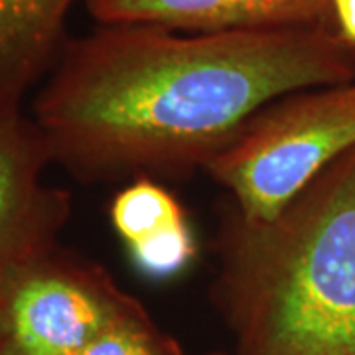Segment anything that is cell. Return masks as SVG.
<instances>
[{"label":"cell","instance_id":"cell-1","mask_svg":"<svg viewBox=\"0 0 355 355\" xmlns=\"http://www.w3.org/2000/svg\"><path fill=\"white\" fill-rule=\"evenodd\" d=\"M354 77L355 53L330 24L99 26L65 42L32 119L76 180L178 178L203 170L266 105Z\"/></svg>","mask_w":355,"mask_h":355},{"label":"cell","instance_id":"cell-2","mask_svg":"<svg viewBox=\"0 0 355 355\" xmlns=\"http://www.w3.org/2000/svg\"><path fill=\"white\" fill-rule=\"evenodd\" d=\"M217 253L233 355H355V148L270 219L229 207Z\"/></svg>","mask_w":355,"mask_h":355},{"label":"cell","instance_id":"cell-3","mask_svg":"<svg viewBox=\"0 0 355 355\" xmlns=\"http://www.w3.org/2000/svg\"><path fill=\"white\" fill-rule=\"evenodd\" d=\"M355 148V77L300 89L254 114L203 172L247 221L277 216L340 156Z\"/></svg>","mask_w":355,"mask_h":355},{"label":"cell","instance_id":"cell-4","mask_svg":"<svg viewBox=\"0 0 355 355\" xmlns=\"http://www.w3.org/2000/svg\"><path fill=\"white\" fill-rule=\"evenodd\" d=\"M140 302L60 245L0 272V355H76Z\"/></svg>","mask_w":355,"mask_h":355},{"label":"cell","instance_id":"cell-5","mask_svg":"<svg viewBox=\"0 0 355 355\" xmlns=\"http://www.w3.org/2000/svg\"><path fill=\"white\" fill-rule=\"evenodd\" d=\"M50 146L32 114L0 116V272L58 245L71 196L50 186Z\"/></svg>","mask_w":355,"mask_h":355},{"label":"cell","instance_id":"cell-6","mask_svg":"<svg viewBox=\"0 0 355 355\" xmlns=\"http://www.w3.org/2000/svg\"><path fill=\"white\" fill-rule=\"evenodd\" d=\"M99 26L154 24L223 32L330 24V0H85Z\"/></svg>","mask_w":355,"mask_h":355},{"label":"cell","instance_id":"cell-7","mask_svg":"<svg viewBox=\"0 0 355 355\" xmlns=\"http://www.w3.org/2000/svg\"><path fill=\"white\" fill-rule=\"evenodd\" d=\"M113 231L144 277L168 280L196 261L198 241L182 203L156 178H132L109 205Z\"/></svg>","mask_w":355,"mask_h":355},{"label":"cell","instance_id":"cell-8","mask_svg":"<svg viewBox=\"0 0 355 355\" xmlns=\"http://www.w3.org/2000/svg\"><path fill=\"white\" fill-rule=\"evenodd\" d=\"M73 2L0 0V116L22 113L30 89L50 73Z\"/></svg>","mask_w":355,"mask_h":355},{"label":"cell","instance_id":"cell-9","mask_svg":"<svg viewBox=\"0 0 355 355\" xmlns=\"http://www.w3.org/2000/svg\"><path fill=\"white\" fill-rule=\"evenodd\" d=\"M76 355H186L176 338L164 331L139 304L119 318Z\"/></svg>","mask_w":355,"mask_h":355},{"label":"cell","instance_id":"cell-10","mask_svg":"<svg viewBox=\"0 0 355 355\" xmlns=\"http://www.w3.org/2000/svg\"><path fill=\"white\" fill-rule=\"evenodd\" d=\"M330 22L338 38L355 53V0H330Z\"/></svg>","mask_w":355,"mask_h":355},{"label":"cell","instance_id":"cell-11","mask_svg":"<svg viewBox=\"0 0 355 355\" xmlns=\"http://www.w3.org/2000/svg\"><path fill=\"white\" fill-rule=\"evenodd\" d=\"M209 355H229V354H219V352H217V354H209Z\"/></svg>","mask_w":355,"mask_h":355}]
</instances>
